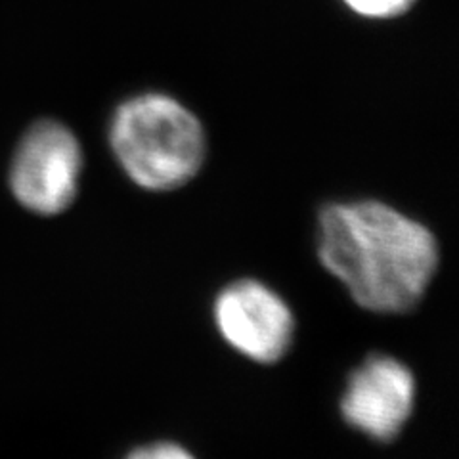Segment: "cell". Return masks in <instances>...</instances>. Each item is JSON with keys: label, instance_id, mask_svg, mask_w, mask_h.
<instances>
[{"label": "cell", "instance_id": "obj_6", "mask_svg": "<svg viewBox=\"0 0 459 459\" xmlns=\"http://www.w3.org/2000/svg\"><path fill=\"white\" fill-rule=\"evenodd\" d=\"M354 12L369 18H389L404 12L413 0H344Z\"/></svg>", "mask_w": 459, "mask_h": 459}, {"label": "cell", "instance_id": "obj_4", "mask_svg": "<svg viewBox=\"0 0 459 459\" xmlns=\"http://www.w3.org/2000/svg\"><path fill=\"white\" fill-rule=\"evenodd\" d=\"M214 322L230 347L258 364L280 362L295 337L290 305L256 280L224 287L214 300Z\"/></svg>", "mask_w": 459, "mask_h": 459}, {"label": "cell", "instance_id": "obj_2", "mask_svg": "<svg viewBox=\"0 0 459 459\" xmlns=\"http://www.w3.org/2000/svg\"><path fill=\"white\" fill-rule=\"evenodd\" d=\"M109 142L128 178L150 192L182 188L197 175L207 153L195 115L165 94L125 102L111 121Z\"/></svg>", "mask_w": 459, "mask_h": 459}, {"label": "cell", "instance_id": "obj_7", "mask_svg": "<svg viewBox=\"0 0 459 459\" xmlns=\"http://www.w3.org/2000/svg\"><path fill=\"white\" fill-rule=\"evenodd\" d=\"M125 459H195V455L177 442H155L136 448Z\"/></svg>", "mask_w": 459, "mask_h": 459}, {"label": "cell", "instance_id": "obj_1", "mask_svg": "<svg viewBox=\"0 0 459 459\" xmlns=\"http://www.w3.org/2000/svg\"><path fill=\"white\" fill-rule=\"evenodd\" d=\"M318 256L362 308L406 314L438 268V243L421 222L381 201L329 204L318 214Z\"/></svg>", "mask_w": 459, "mask_h": 459}, {"label": "cell", "instance_id": "obj_3", "mask_svg": "<svg viewBox=\"0 0 459 459\" xmlns=\"http://www.w3.org/2000/svg\"><path fill=\"white\" fill-rule=\"evenodd\" d=\"M81 169L77 136L57 121H39L25 133L13 155L10 188L25 209L52 217L75 201Z\"/></svg>", "mask_w": 459, "mask_h": 459}, {"label": "cell", "instance_id": "obj_5", "mask_svg": "<svg viewBox=\"0 0 459 459\" xmlns=\"http://www.w3.org/2000/svg\"><path fill=\"white\" fill-rule=\"evenodd\" d=\"M413 408V373L386 354L366 358L351 373L341 398L344 421L376 442L394 440L410 421Z\"/></svg>", "mask_w": 459, "mask_h": 459}]
</instances>
